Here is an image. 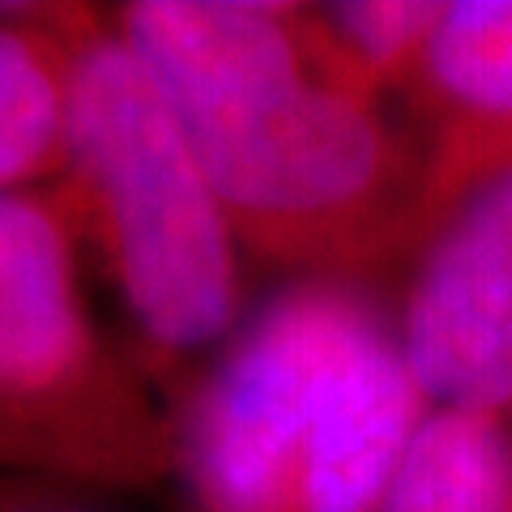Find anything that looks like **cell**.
Here are the masks:
<instances>
[{
  "instance_id": "cell-4",
  "label": "cell",
  "mask_w": 512,
  "mask_h": 512,
  "mask_svg": "<svg viewBox=\"0 0 512 512\" xmlns=\"http://www.w3.org/2000/svg\"><path fill=\"white\" fill-rule=\"evenodd\" d=\"M82 239L60 180L0 192V461L146 487L175 466V427L94 325Z\"/></svg>"
},
{
  "instance_id": "cell-2",
  "label": "cell",
  "mask_w": 512,
  "mask_h": 512,
  "mask_svg": "<svg viewBox=\"0 0 512 512\" xmlns=\"http://www.w3.org/2000/svg\"><path fill=\"white\" fill-rule=\"evenodd\" d=\"M423 419L376 299L299 278L197 376L175 466L197 512H380Z\"/></svg>"
},
{
  "instance_id": "cell-6",
  "label": "cell",
  "mask_w": 512,
  "mask_h": 512,
  "mask_svg": "<svg viewBox=\"0 0 512 512\" xmlns=\"http://www.w3.org/2000/svg\"><path fill=\"white\" fill-rule=\"evenodd\" d=\"M402 94L427 124V239L466 192L512 167V0L440 5Z\"/></svg>"
},
{
  "instance_id": "cell-7",
  "label": "cell",
  "mask_w": 512,
  "mask_h": 512,
  "mask_svg": "<svg viewBox=\"0 0 512 512\" xmlns=\"http://www.w3.org/2000/svg\"><path fill=\"white\" fill-rule=\"evenodd\" d=\"M77 5L0 9V192L64 180Z\"/></svg>"
},
{
  "instance_id": "cell-10",
  "label": "cell",
  "mask_w": 512,
  "mask_h": 512,
  "mask_svg": "<svg viewBox=\"0 0 512 512\" xmlns=\"http://www.w3.org/2000/svg\"><path fill=\"white\" fill-rule=\"evenodd\" d=\"M5 512H56V508H5Z\"/></svg>"
},
{
  "instance_id": "cell-5",
  "label": "cell",
  "mask_w": 512,
  "mask_h": 512,
  "mask_svg": "<svg viewBox=\"0 0 512 512\" xmlns=\"http://www.w3.org/2000/svg\"><path fill=\"white\" fill-rule=\"evenodd\" d=\"M397 342L431 410L512 423V167L419 244Z\"/></svg>"
},
{
  "instance_id": "cell-3",
  "label": "cell",
  "mask_w": 512,
  "mask_h": 512,
  "mask_svg": "<svg viewBox=\"0 0 512 512\" xmlns=\"http://www.w3.org/2000/svg\"><path fill=\"white\" fill-rule=\"evenodd\" d=\"M64 188L150 359L167 372L218 359L239 333L244 269L180 111L111 18L69 26Z\"/></svg>"
},
{
  "instance_id": "cell-1",
  "label": "cell",
  "mask_w": 512,
  "mask_h": 512,
  "mask_svg": "<svg viewBox=\"0 0 512 512\" xmlns=\"http://www.w3.org/2000/svg\"><path fill=\"white\" fill-rule=\"evenodd\" d=\"M111 26L180 111L248 252L342 282L419 252L427 154L329 47L316 5L133 0Z\"/></svg>"
},
{
  "instance_id": "cell-8",
  "label": "cell",
  "mask_w": 512,
  "mask_h": 512,
  "mask_svg": "<svg viewBox=\"0 0 512 512\" xmlns=\"http://www.w3.org/2000/svg\"><path fill=\"white\" fill-rule=\"evenodd\" d=\"M380 512H512V423L427 410Z\"/></svg>"
},
{
  "instance_id": "cell-9",
  "label": "cell",
  "mask_w": 512,
  "mask_h": 512,
  "mask_svg": "<svg viewBox=\"0 0 512 512\" xmlns=\"http://www.w3.org/2000/svg\"><path fill=\"white\" fill-rule=\"evenodd\" d=\"M329 47L372 90H406L419 64L431 26L440 18L436 0H350V5H316Z\"/></svg>"
}]
</instances>
